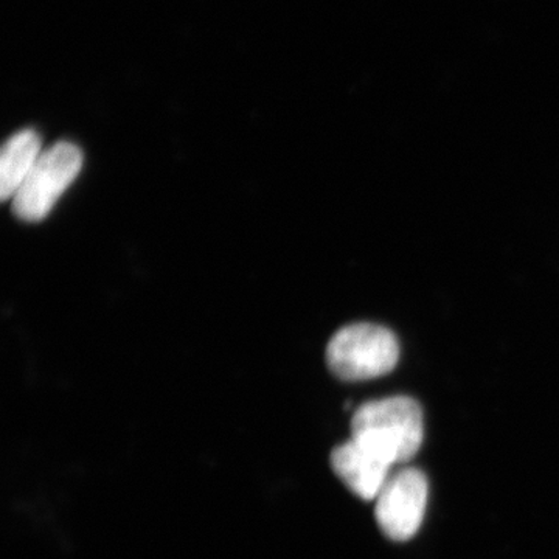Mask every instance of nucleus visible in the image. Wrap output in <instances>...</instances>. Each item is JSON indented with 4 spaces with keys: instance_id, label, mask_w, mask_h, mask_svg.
Segmentation results:
<instances>
[{
    "instance_id": "f257e3e1",
    "label": "nucleus",
    "mask_w": 559,
    "mask_h": 559,
    "mask_svg": "<svg viewBox=\"0 0 559 559\" xmlns=\"http://www.w3.org/2000/svg\"><path fill=\"white\" fill-rule=\"evenodd\" d=\"M423 433L421 407L409 396L369 401L352 418V437L384 452L395 465L417 455Z\"/></svg>"
},
{
    "instance_id": "f03ea898",
    "label": "nucleus",
    "mask_w": 559,
    "mask_h": 559,
    "mask_svg": "<svg viewBox=\"0 0 559 559\" xmlns=\"http://www.w3.org/2000/svg\"><path fill=\"white\" fill-rule=\"evenodd\" d=\"M400 345L395 334L373 323H355L337 331L326 347L330 370L344 381H367L395 369Z\"/></svg>"
},
{
    "instance_id": "7ed1b4c3",
    "label": "nucleus",
    "mask_w": 559,
    "mask_h": 559,
    "mask_svg": "<svg viewBox=\"0 0 559 559\" xmlns=\"http://www.w3.org/2000/svg\"><path fill=\"white\" fill-rule=\"evenodd\" d=\"M83 168V153L70 142H58L40 153L35 167L28 173L13 198V212L27 223L43 221L79 178Z\"/></svg>"
},
{
    "instance_id": "20e7f679",
    "label": "nucleus",
    "mask_w": 559,
    "mask_h": 559,
    "mask_svg": "<svg viewBox=\"0 0 559 559\" xmlns=\"http://www.w3.org/2000/svg\"><path fill=\"white\" fill-rule=\"evenodd\" d=\"M429 485L417 468L392 473L378 495L374 518L389 539L403 543L417 535L428 506Z\"/></svg>"
},
{
    "instance_id": "39448f33",
    "label": "nucleus",
    "mask_w": 559,
    "mask_h": 559,
    "mask_svg": "<svg viewBox=\"0 0 559 559\" xmlns=\"http://www.w3.org/2000/svg\"><path fill=\"white\" fill-rule=\"evenodd\" d=\"M334 474L358 498L374 500L388 481L393 460L366 441L352 437L331 454Z\"/></svg>"
},
{
    "instance_id": "423d86ee",
    "label": "nucleus",
    "mask_w": 559,
    "mask_h": 559,
    "mask_svg": "<svg viewBox=\"0 0 559 559\" xmlns=\"http://www.w3.org/2000/svg\"><path fill=\"white\" fill-rule=\"evenodd\" d=\"M43 153L38 132L22 130L11 135L0 153V198L9 201L21 189Z\"/></svg>"
}]
</instances>
